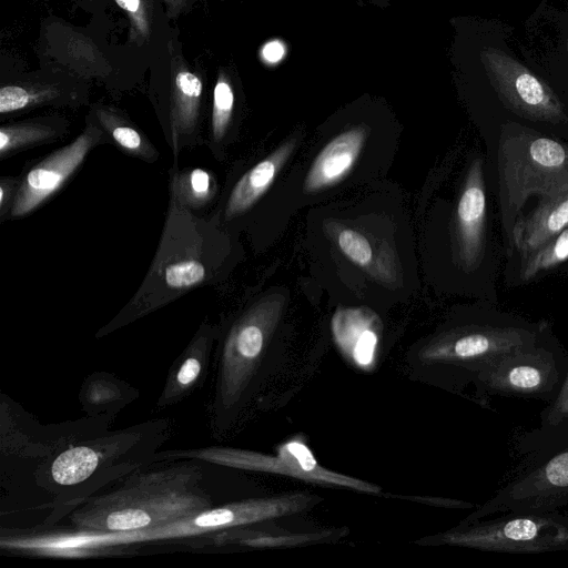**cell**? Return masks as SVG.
Listing matches in <instances>:
<instances>
[{
  "mask_svg": "<svg viewBox=\"0 0 568 568\" xmlns=\"http://www.w3.org/2000/svg\"><path fill=\"white\" fill-rule=\"evenodd\" d=\"M2 408L1 455L7 464L2 480L8 483L9 496L26 491L28 497L36 490L23 509H50L44 526L115 479L154 462L170 434L164 419L109 432L108 419L102 417L43 426L20 408L13 409L10 402Z\"/></svg>",
  "mask_w": 568,
  "mask_h": 568,
  "instance_id": "6da1fadb",
  "label": "cell"
},
{
  "mask_svg": "<svg viewBox=\"0 0 568 568\" xmlns=\"http://www.w3.org/2000/svg\"><path fill=\"white\" fill-rule=\"evenodd\" d=\"M232 256L231 236L216 216L169 204L154 256L130 301L97 333L102 337L171 304L199 287L222 281Z\"/></svg>",
  "mask_w": 568,
  "mask_h": 568,
  "instance_id": "7a4b0ae2",
  "label": "cell"
},
{
  "mask_svg": "<svg viewBox=\"0 0 568 568\" xmlns=\"http://www.w3.org/2000/svg\"><path fill=\"white\" fill-rule=\"evenodd\" d=\"M187 459L119 478L115 486L71 511V531H136L216 506L209 479L211 463Z\"/></svg>",
  "mask_w": 568,
  "mask_h": 568,
  "instance_id": "3957f363",
  "label": "cell"
},
{
  "mask_svg": "<svg viewBox=\"0 0 568 568\" xmlns=\"http://www.w3.org/2000/svg\"><path fill=\"white\" fill-rule=\"evenodd\" d=\"M303 494L245 499L216 505L163 525L129 532H49L29 534L23 547L29 552L57 556H83L101 550L160 541H207L213 535L297 513L314 498Z\"/></svg>",
  "mask_w": 568,
  "mask_h": 568,
  "instance_id": "277c9868",
  "label": "cell"
},
{
  "mask_svg": "<svg viewBox=\"0 0 568 568\" xmlns=\"http://www.w3.org/2000/svg\"><path fill=\"white\" fill-rule=\"evenodd\" d=\"M508 481L463 523L506 511L550 513L568 506V418L516 438Z\"/></svg>",
  "mask_w": 568,
  "mask_h": 568,
  "instance_id": "5b68a950",
  "label": "cell"
},
{
  "mask_svg": "<svg viewBox=\"0 0 568 568\" xmlns=\"http://www.w3.org/2000/svg\"><path fill=\"white\" fill-rule=\"evenodd\" d=\"M498 194L508 246L518 214L529 197L568 190V145L525 130L501 135L497 152Z\"/></svg>",
  "mask_w": 568,
  "mask_h": 568,
  "instance_id": "8992f818",
  "label": "cell"
},
{
  "mask_svg": "<svg viewBox=\"0 0 568 568\" xmlns=\"http://www.w3.org/2000/svg\"><path fill=\"white\" fill-rule=\"evenodd\" d=\"M567 373L568 353L548 323L532 344L503 355L480 373L476 385L483 399L498 395L550 404Z\"/></svg>",
  "mask_w": 568,
  "mask_h": 568,
  "instance_id": "52a82bcc",
  "label": "cell"
},
{
  "mask_svg": "<svg viewBox=\"0 0 568 568\" xmlns=\"http://www.w3.org/2000/svg\"><path fill=\"white\" fill-rule=\"evenodd\" d=\"M462 523L436 541L483 551L539 554L568 551V529L560 511H506Z\"/></svg>",
  "mask_w": 568,
  "mask_h": 568,
  "instance_id": "ba28073f",
  "label": "cell"
},
{
  "mask_svg": "<svg viewBox=\"0 0 568 568\" xmlns=\"http://www.w3.org/2000/svg\"><path fill=\"white\" fill-rule=\"evenodd\" d=\"M103 144L111 142L88 114L83 130L74 140L26 164L9 220L22 219L49 202L75 176L90 153Z\"/></svg>",
  "mask_w": 568,
  "mask_h": 568,
  "instance_id": "9c48e42d",
  "label": "cell"
},
{
  "mask_svg": "<svg viewBox=\"0 0 568 568\" xmlns=\"http://www.w3.org/2000/svg\"><path fill=\"white\" fill-rule=\"evenodd\" d=\"M203 82L187 69L173 75L169 95L159 108V121L165 142L178 165L181 152L187 148L205 145L202 133Z\"/></svg>",
  "mask_w": 568,
  "mask_h": 568,
  "instance_id": "30bf717a",
  "label": "cell"
},
{
  "mask_svg": "<svg viewBox=\"0 0 568 568\" xmlns=\"http://www.w3.org/2000/svg\"><path fill=\"white\" fill-rule=\"evenodd\" d=\"M219 335L220 326L207 322L199 326L190 343L169 369L156 402V409H164L186 399L204 384L215 357Z\"/></svg>",
  "mask_w": 568,
  "mask_h": 568,
  "instance_id": "8fae6325",
  "label": "cell"
},
{
  "mask_svg": "<svg viewBox=\"0 0 568 568\" xmlns=\"http://www.w3.org/2000/svg\"><path fill=\"white\" fill-rule=\"evenodd\" d=\"M487 221L483 161L476 159L469 168L456 209L458 253L466 267L476 268L485 257Z\"/></svg>",
  "mask_w": 568,
  "mask_h": 568,
  "instance_id": "7c38bea8",
  "label": "cell"
},
{
  "mask_svg": "<svg viewBox=\"0 0 568 568\" xmlns=\"http://www.w3.org/2000/svg\"><path fill=\"white\" fill-rule=\"evenodd\" d=\"M295 140H290L252 166L232 185L221 204L213 211L220 224L227 225L248 212L273 183L277 172L293 151Z\"/></svg>",
  "mask_w": 568,
  "mask_h": 568,
  "instance_id": "4fadbf2b",
  "label": "cell"
},
{
  "mask_svg": "<svg viewBox=\"0 0 568 568\" xmlns=\"http://www.w3.org/2000/svg\"><path fill=\"white\" fill-rule=\"evenodd\" d=\"M568 226V190L539 199L536 207L518 217L511 232L509 255H527Z\"/></svg>",
  "mask_w": 568,
  "mask_h": 568,
  "instance_id": "5bb4252c",
  "label": "cell"
},
{
  "mask_svg": "<svg viewBox=\"0 0 568 568\" xmlns=\"http://www.w3.org/2000/svg\"><path fill=\"white\" fill-rule=\"evenodd\" d=\"M365 135V130L357 126L329 141L308 170L304 182L305 191L316 192L343 179L358 158Z\"/></svg>",
  "mask_w": 568,
  "mask_h": 568,
  "instance_id": "9a60e30c",
  "label": "cell"
},
{
  "mask_svg": "<svg viewBox=\"0 0 568 568\" xmlns=\"http://www.w3.org/2000/svg\"><path fill=\"white\" fill-rule=\"evenodd\" d=\"M85 94L77 88L57 82L27 81L2 85L0 89V114L2 118L53 105H79Z\"/></svg>",
  "mask_w": 568,
  "mask_h": 568,
  "instance_id": "2e32d148",
  "label": "cell"
},
{
  "mask_svg": "<svg viewBox=\"0 0 568 568\" xmlns=\"http://www.w3.org/2000/svg\"><path fill=\"white\" fill-rule=\"evenodd\" d=\"M105 133L111 144L125 155L153 164L160 152L145 133L116 108L93 104L88 113Z\"/></svg>",
  "mask_w": 568,
  "mask_h": 568,
  "instance_id": "e0dca14e",
  "label": "cell"
},
{
  "mask_svg": "<svg viewBox=\"0 0 568 568\" xmlns=\"http://www.w3.org/2000/svg\"><path fill=\"white\" fill-rule=\"evenodd\" d=\"M69 122L60 115H47L3 123L0 126V161L20 152L64 139Z\"/></svg>",
  "mask_w": 568,
  "mask_h": 568,
  "instance_id": "ac0fdd59",
  "label": "cell"
},
{
  "mask_svg": "<svg viewBox=\"0 0 568 568\" xmlns=\"http://www.w3.org/2000/svg\"><path fill=\"white\" fill-rule=\"evenodd\" d=\"M136 390L109 373H95L87 378L80 390L82 409L90 417L112 418L134 400Z\"/></svg>",
  "mask_w": 568,
  "mask_h": 568,
  "instance_id": "d6986e66",
  "label": "cell"
},
{
  "mask_svg": "<svg viewBox=\"0 0 568 568\" xmlns=\"http://www.w3.org/2000/svg\"><path fill=\"white\" fill-rule=\"evenodd\" d=\"M169 191L179 203L195 214L207 210L216 200L219 184L213 172L203 168L169 170ZM201 215V214H200Z\"/></svg>",
  "mask_w": 568,
  "mask_h": 568,
  "instance_id": "ffe728a7",
  "label": "cell"
},
{
  "mask_svg": "<svg viewBox=\"0 0 568 568\" xmlns=\"http://www.w3.org/2000/svg\"><path fill=\"white\" fill-rule=\"evenodd\" d=\"M506 80L507 95L518 110L536 119H561L560 106L534 75L525 70L514 69Z\"/></svg>",
  "mask_w": 568,
  "mask_h": 568,
  "instance_id": "44dd1931",
  "label": "cell"
},
{
  "mask_svg": "<svg viewBox=\"0 0 568 568\" xmlns=\"http://www.w3.org/2000/svg\"><path fill=\"white\" fill-rule=\"evenodd\" d=\"M235 108V95L227 75L220 72L214 90L210 126L205 135V146L214 158L222 160L229 143Z\"/></svg>",
  "mask_w": 568,
  "mask_h": 568,
  "instance_id": "7402d4cb",
  "label": "cell"
},
{
  "mask_svg": "<svg viewBox=\"0 0 568 568\" xmlns=\"http://www.w3.org/2000/svg\"><path fill=\"white\" fill-rule=\"evenodd\" d=\"M568 261V226L536 251L518 257L517 280L527 283Z\"/></svg>",
  "mask_w": 568,
  "mask_h": 568,
  "instance_id": "603a6c76",
  "label": "cell"
},
{
  "mask_svg": "<svg viewBox=\"0 0 568 568\" xmlns=\"http://www.w3.org/2000/svg\"><path fill=\"white\" fill-rule=\"evenodd\" d=\"M126 12L131 22V34L134 38L146 40L151 34V10L146 0H115Z\"/></svg>",
  "mask_w": 568,
  "mask_h": 568,
  "instance_id": "cb8c5ba5",
  "label": "cell"
},
{
  "mask_svg": "<svg viewBox=\"0 0 568 568\" xmlns=\"http://www.w3.org/2000/svg\"><path fill=\"white\" fill-rule=\"evenodd\" d=\"M338 246L359 266H366L372 261L373 252L368 241L354 230L345 229L339 232Z\"/></svg>",
  "mask_w": 568,
  "mask_h": 568,
  "instance_id": "d4e9b609",
  "label": "cell"
},
{
  "mask_svg": "<svg viewBox=\"0 0 568 568\" xmlns=\"http://www.w3.org/2000/svg\"><path fill=\"white\" fill-rule=\"evenodd\" d=\"M568 418V373L559 396L540 414V425L550 426Z\"/></svg>",
  "mask_w": 568,
  "mask_h": 568,
  "instance_id": "484cf974",
  "label": "cell"
},
{
  "mask_svg": "<svg viewBox=\"0 0 568 568\" xmlns=\"http://www.w3.org/2000/svg\"><path fill=\"white\" fill-rule=\"evenodd\" d=\"M20 184L19 175H2L0 178V224L9 220V213Z\"/></svg>",
  "mask_w": 568,
  "mask_h": 568,
  "instance_id": "4316f807",
  "label": "cell"
},
{
  "mask_svg": "<svg viewBox=\"0 0 568 568\" xmlns=\"http://www.w3.org/2000/svg\"><path fill=\"white\" fill-rule=\"evenodd\" d=\"M283 52V48L278 42L267 43L263 49V55L270 62H275L281 59Z\"/></svg>",
  "mask_w": 568,
  "mask_h": 568,
  "instance_id": "83f0119b",
  "label": "cell"
},
{
  "mask_svg": "<svg viewBox=\"0 0 568 568\" xmlns=\"http://www.w3.org/2000/svg\"><path fill=\"white\" fill-rule=\"evenodd\" d=\"M187 0H164L168 16L175 18L179 16L186 6Z\"/></svg>",
  "mask_w": 568,
  "mask_h": 568,
  "instance_id": "f1b7e54d",
  "label": "cell"
},
{
  "mask_svg": "<svg viewBox=\"0 0 568 568\" xmlns=\"http://www.w3.org/2000/svg\"><path fill=\"white\" fill-rule=\"evenodd\" d=\"M368 2L381 9H386L389 7V0H368Z\"/></svg>",
  "mask_w": 568,
  "mask_h": 568,
  "instance_id": "f546056e",
  "label": "cell"
},
{
  "mask_svg": "<svg viewBox=\"0 0 568 568\" xmlns=\"http://www.w3.org/2000/svg\"><path fill=\"white\" fill-rule=\"evenodd\" d=\"M560 515H561V519H562L564 525H565V526L567 527V529H568V510H567V511H564V513H561V511H560Z\"/></svg>",
  "mask_w": 568,
  "mask_h": 568,
  "instance_id": "4dcf8cb0",
  "label": "cell"
}]
</instances>
